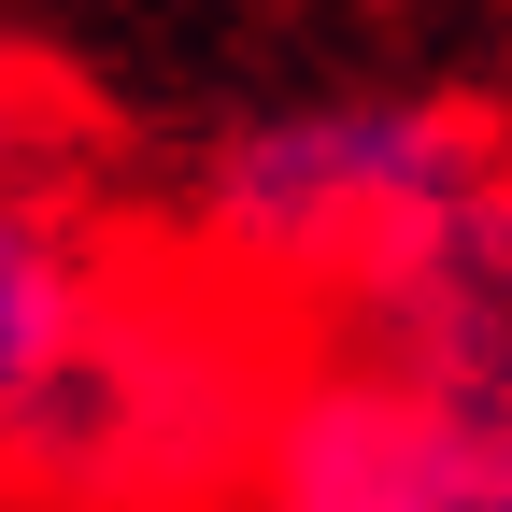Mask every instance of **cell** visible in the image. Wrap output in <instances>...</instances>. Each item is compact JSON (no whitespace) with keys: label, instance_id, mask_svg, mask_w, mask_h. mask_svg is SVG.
<instances>
[{"label":"cell","instance_id":"1","mask_svg":"<svg viewBox=\"0 0 512 512\" xmlns=\"http://www.w3.org/2000/svg\"><path fill=\"white\" fill-rule=\"evenodd\" d=\"M285 384V313L200 242L100 256L57 370L0 441V512H242L256 413Z\"/></svg>","mask_w":512,"mask_h":512},{"label":"cell","instance_id":"6","mask_svg":"<svg viewBox=\"0 0 512 512\" xmlns=\"http://www.w3.org/2000/svg\"><path fill=\"white\" fill-rule=\"evenodd\" d=\"M43 157H57V114H43V86L0 57V200H43Z\"/></svg>","mask_w":512,"mask_h":512},{"label":"cell","instance_id":"4","mask_svg":"<svg viewBox=\"0 0 512 512\" xmlns=\"http://www.w3.org/2000/svg\"><path fill=\"white\" fill-rule=\"evenodd\" d=\"M242 512H512V441L441 427L384 370L285 328V384L256 413Z\"/></svg>","mask_w":512,"mask_h":512},{"label":"cell","instance_id":"3","mask_svg":"<svg viewBox=\"0 0 512 512\" xmlns=\"http://www.w3.org/2000/svg\"><path fill=\"white\" fill-rule=\"evenodd\" d=\"M299 342L384 370L399 399H427L441 427H470V441H512V143L427 228H399L356 285L313 299Z\"/></svg>","mask_w":512,"mask_h":512},{"label":"cell","instance_id":"5","mask_svg":"<svg viewBox=\"0 0 512 512\" xmlns=\"http://www.w3.org/2000/svg\"><path fill=\"white\" fill-rule=\"evenodd\" d=\"M86 285H100V242H86L72 214H57V200H0V441H15L29 384L57 370Z\"/></svg>","mask_w":512,"mask_h":512},{"label":"cell","instance_id":"2","mask_svg":"<svg viewBox=\"0 0 512 512\" xmlns=\"http://www.w3.org/2000/svg\"><path fill=\"white\" fill-rule=\"evenodd\" d=\"M498 157V114L484 100H441V86H342V100H285L214 143L200 171V242L228 285H256L299 328L328 285H356L399 228H427L456 185Z\"/></svg>","mask_w":512,"mask_h":512}]
</instances>
